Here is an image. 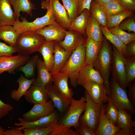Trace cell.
<instances>
[{
	"label": "cell",
	"mask_w": 135,
	"mask_h": 135,
	"mask_svg": "<svg viewBox=\"0 0 135 135\" xmlns=\"http://www.w3.org/2000/svg\"><path fill=\"white\" fill-rule=\"evenodd\" d=\"M86 101V98L84 96L78 100L72 98L68 110L54 123L53 130H66L72 127L74 128L77 127L80 124V117L85 110Z\"/></svg>",
	"instance_id": "cell-1"
},
{
	"label": "cell",
	"mask_w": 135,
	"mask_h": 135,
	"mask_svg": "<svg viewBox=\"0 0 135 135\" xmlns=\"http://www.w3.org/2000/svg\"><path fill=\"white\" fill-rule=\"evenodd\" d=\"M112 47L110 42L104 37L102 44L94 68L100 73L104 80L107 91H109V78L111 70Z\"/></svg>",
	"instance_id": "cell-2"
},
{
	"label": "cell",
	"mask_w": 135,
	"mask_h": 135,
	"mask_svg": "<svg viewBox=\"0 0 135 135\" xmlns=\"http://www.w3.org/2000/svg\"><path fill=\"white\" fill-rule=\"evenodd\" d=\"M85 44L78 47L72 53L69 58L60 70L68 74L71 84L74 88L78 86L79 73L85 65Z\"/></svg>",
	"instance_id": "cell-3"
},
{
	"label": "cell",
	"mask_w": 135,
	"mask_h": 135,
	"mask_svg": "<svg viewBox=\"0 0 135 135\" xmlns=\"http://www.w3.org/2000/svg\"><path fill=\"white\" fill-rule=\"evenodd\" d=\"M46 40L36 31L27 32L19 34L15 47L18 54L28 56L36 52Z\"/></svg>",
	"instance_id": "cell-4"
},
{
	"label": "cell",
	"mask_w": 135,
	"mask_h": 135,
	"mask_svg": "<svg viewBox=\"0 0 135 135\" xmlns=\"http://www.w3.org/2000/svg\"><path fill=\"white\" fill-rule=\"evenodd\" d=\"M22 21L16 20L13 25L19 34L29 32L36 31L48 25L58 24L55 20L51 10H47L46 14L40 18H37L32 22H29L25 18L21 17Z\"/></svg>",
	"instance_id": "cell-5"
},
{
	"label": "cell",
	"mask_w": 135,
	"mask_h": 135,
	"mask_svg": "<svg viewBox=\"0 0 135 135\" xmlns=\"http://www.w3.org/2000/svg\"><path fill=\"white\" fill-rule=\"evenodd\" d=\"M126 92L115 80L112 78L111 79L108 96L118 108L134 114L135 110L128 98Z\"/></svg>",
	"instance_id": "cell-6"
},
{
	"label": "cell",
	"mask_w": 135,
	"mask_h": 135,
	"mask_svg": "<svg viewBox=\"0 0 135 135\" xmlns=\"http://www.w3.org/2000/svg\"><path fill=\"white\" fill-rule=\"evenodd\" d=\"M84 94L86 106L84 114L80 117L79 122L95 132L99 123L101 104L94 102L86 90Z\"/></svg>",
	"instance_id": "cell-7"
},
{
	"label": "cell",
	"mask_w": 135,
	"mask_h": 135,
	"mask_svg": "<svg viewBox=\"0 0 135 135\" xmlns=\"http://www.w3.org/2000/svg\"><path fill=\"white\" fill-rule=\"evenodd\" d=\"M112 48L111 70L112 78L116 81L124 90H126L125 68L127 59L113 44Z\"/></svg>",
	"instance_id": "cell-8"
},
{
	"label": "cell",
	"mask_w": 135,
	"mask_h": 135,
	"mask_svg": "<svg viewBox=\"0 0 135 135\" xmlns=\"http://www.w3.org/2000/svg\"><path fill=\"white\" fill-rule=\"evenodd\" d=\"M41 6L42 9L51 10L55 20L60 26L66 29L70 26L71 22L66 9L59 0H43Z\"/></svg>",
	"instance_id": "cell-9"
},
{
	"label": "cell",
	"mask_w": 135,
	"mask_h": 135,
	"mask_svg": "<svg viewBox=\"0 0 135 135\" xmlns=\"http://www.w3.org/2000/svg\"><path fill=\"white\" fill-rule=\"evenodd\" d=\"M61 116L59 111L56 109L50 115L38 120L31 121L26 120L23 118H19V123L15 122L14 125L18 126L20 130L24 128H40L48 127L56 122Z\"/></svg>",
	"instance_id": "cell-10"
},
{
	"label": "cell",
	"mask_w": 135,
	"mask_h": 135,
	"mask_svg": "<svg viewBox=\"0 0 135 135\" xmlns=\"http://www.w3.org/2000/svg\"><path fill=\"white\" fill-rule=\"evenodd\" d=\"M51 100L44 103L34 104L32 108L22 115L26 120L33 121L48 116L56 110Z\"/></svg>",
	"instance_id": "cell-11"
},
{
	"label": "cell",
	"mask_w": 135,
	"mask_h": 135,
	"mask_svg": "<svg viewBox=\"0 0 135 135\" xmlns=\"http://www.w3.org/2000/svg\"><path fill=\"white\" fill-rule=\"evenodd\" d=\"M81 85L86 90L94 102L100 104L107 102V92L104 83L88 80L84 82Z\"/></svg>",
	"instance_id": "cell-12"
},
{
	"label": "cell",
	"mask_w": 135,
	"mask_h": 135,
	"mask_svg": "<svg viewBox=\"0 0 135 135\" xmlns=\"http://www.w3.org/2000/svg\"><path fill=\"white\" fill-rule=\"evenodd\" d=\"M30 58V56H22L18 54L14 56L0 57V75L5 72L15 74V70L25 64Z\"/></svg>",
	"instance_id": "cell-13"
},
{
	"label": "cell",
	"mask_w": 135,
	"mask_h": 135,
	"mask_svg": "<svg viewBox=\"0 0 135 135\" xmlns=\"http://www.w3.org/2000/svg\"><path fill=\"white\" fill-rule=\"evenodd\" d=\"M45 87L56 108L60 113L61 116L63 115L69 108L70 99L66 97L52 84L47 85Z\"/></svg>",
	"instance_id": "cell-14"
},
{
	"label": "cell",
	"mask_w": 135,
	"mask_h": 135,
	"mask_svg": "<svg viewBox=\"0 0 135 135\" xmlns=\"http://www.w3.org/2000/svg\"><path fill=\"white\" fill-rule=\"evenodd\" d=\"M87 38L81 33L72 31H66L64 40L58 42L67 52H72L81 45L84 44Z\"/></svg>",
	"instance_id": "cell-15"
},
{
	"label": "cell",
	"mask_w": 135,
	"mask_h": 135,
	"mask_svg": "<svg viewBox=\"0 0 135 135\" xmlns=\"http://www.w3.org/2000/svg\"><path fill=\"white\" fill-rule=\"evenodd\" d=\"M24 96L27 102L34 104L46 102L50 99L45 86L33 85L31 86Z\"/></svg>",
	"instance_id": "cell-16"
},
{
	"label": "cell",
	"mask_w": 135,
	"mask_h": 135,
	"mask_svg": "<svg viewBox=\"0 0 135 135\" xmlns=\"http://www.w3.org/2000/svg\"><path fill=\"white\" fill-rule=\"evenodd\" d=\"M120 128L112 124L106 117L104 104L101 105L99 122L95 131L96 135H115Z\"/></svg>",
	"instance_id": "cell-17"
},
{
	"label": "cell",
	"mask_w": 135,
	"mask_h": 135,
	"mask_svg": "<svg viewBox=\"0 0 135 135\" xmlns=\"http://www.w3.org/2000/svg\"><path fill=\"white\" fill-rule=\"evenodd\" d=\"M66 31V29L57 24L48 25L36 32L44 36L46 41L59 42L64 39Z\"/></svg>",
	"instance_id": "cell-18"
},
{
	"label": "cell",
	"mask_w": 135,
	"mask_h": 135,
	"mask_svg": "<svg viewBox=\"0 0 135 135\" xmlns=\"http://www.w3.org/2000/svg\"><path fill=\"white\" fill-rule=\"evenodd\" d=\"M36 68L37 76L32 85L45 87L52 84L53 80V76L46 67L44 61L39 58Z\"/></svg>",
	"instance_id": "cell-19"
},
{
	"label": "cell",
	"mask_w": 135,
	"mask_h": 135,
	"mask_svg": "<svg viewBox=\"0 0 135 135\" xmlns=\"http://www.w3.org/2000/svg\"><path fill=\"white\" fill-rule=\"evenodd\" d=\"M102 42L95 41L87 38L85 44V65L94 67L102 47Z\"/></svg>",
	"instance_id": "cell-20"
},
{
	"label": "cell",
	"mask_w": 135,
	"mask_h": 135,
	"mask_svg": "<svg viewBox=\"0 0 135 135\" xmlns=\"http://www.w3.org/2000/svg\"><path fill=\"white\" fill-rule=\"evenodd\" d=\"M52 75L54 86L66 97L71 99L74 93L72 89L68 86V81L69 78L68 74L60 71Z\"/></svg>",
	"instance_id": "cell-21"
},
{
	"label": "cell",
	"mask_w": 135,
	"mask_h": 135,
	"mask_svg": "<svg viewBox=\"0 0 135 135\" xmlns=\"http://www.w3.org/2000/svg\"><path fill=\"white\" fill-rule=\"evenodd\" d=\"M54 50V64L50 72L52 75L60 71L72 53L65 50L55 41Z\"/></svg>",
	"instance_id": "cell-22"
},
{
	"label": "cell",
	"mask_w": 135,
	"mask_h": 135,
	"mask_svg": "<svg viewBox=\"0 0 135 135\" xmlns=\"http://www.w3.org/2000/svg\"><path fill=\"white\" fill-rule=\"evenodd\" d=\"M10 0H0V25L13 26L16 20Z\"/></svg>",
	"instance_id": "cell-23"
},
{
	"label": "cell",
	"mask_w": 135,
	"mask_h": 135,
	"mask_svg": "<svg viewBox=\"0 0 135 135\" xmlns=\"http://www.w3.org/2000/svg\"><path fill=\"white\" fill-rule=\"evenodd\" d=\"M88 80L104 83V80L98 72L92 66L85 65L80 71L78 77V85L81 86L84 82Z\"/></svg>",
	"instance_id": "cell-24"
},
{
	"label": "cell",
	"mask_w": 135,
	"mask_h": 135,
	"mask_svg": "<svg viewBox=\"0 0 135 135\" xmlns=\"http://www.w3.org/2000/svg\"><path fill=\"white\" fill-rule=\"evenodd\" d=\"M91 14L89 10L84 9L82 12L71 22L68 31H75L82 34L86 37V32L88 20Z\"/></svg>",
	"instance_id": "cell-25"
},
{
	"label": "cell",
	"mask_w": 135,
	"mask_h": 135,
	"mask_svg": "<svg viewBox=\"0 0 135 135\" xmlns=\"http://www.w3.org/2000/svg\"><path fill=\"white\" fill-rule=\"evenodd\" d=\"M54 42L46 40L38 51L42 55L44 64L50 72L54 64Z\"/></svg>",
	"instance_id": "cell-26"
},
{
	"label": "cell",
	"mask_w": 135,
	"mask_h": 135,
	"mask_svg": "<svg viewBox=\"0 0 135 135\" xmlns=\"http://www.w3.org/2000/svg\"><path fill=\"white\" fill-rule=\"evenodd\" d=\"M14 9L16 20H18L20 12H26L31 16L32 10L36 9L35 4L31 0H10Z\"/></svg>",
	"instance_id": "cell-27"
},
{
	"label": "cell",
	"mask_w": 135,
	"mask_h": 135,
	"mask_svg": "<svg viewBox=\"0 0 135 135\" xmlns=\"http://www.w3.org/2000/svg\"><path fill=\"white\" fill-rule=\"evenodd\" d=\"M86 32L87 38L95 41L102 42L104 39L100 24L91 15L88 20Z\"/></svg>",
	"instance_id": "cell-28"
},
{
	"label": "cell",
	"mask_w": 135,
	"mask_h": 135,
	"mask_svg": "<svg viewBox=\"0 0 135 135\" xmlns=\"http://www.w3.org/2000/svg\"><path fill=\"white\" fill-rule=\"evenodd\" d=\"M35 79L34 78L29 79L21 75L16 80L19 84L18 88L17 90H12L10 93L11 98L17 101H19L21 98L24 95Z\"/></svg>",
	"instance_id": "cell-29"
},
{
	"label": "cell",
	"mask_w": 135,
	"mask_h": 135,
	"mask_svg": "<svg viewBox=\"0 0 135 135\" xmlns=\"http://www.w3.org/2000/svg\"><path fill=\"white\" fill-rule=\"evenodd\" d=\"M19 34L12 26L0 25V39L12 47H15L16 41Z\"/></svg>",
	"instance_id": "cell-30"
},
{
	"label": "cell",
	"mask_w": 135,
	"mask_h": 135,
	"mask_svg": "<svg viewBox=\"0 0 135 135\" xmlns=\"http://www.w3.org/2000/svg\"><path fill=\"white\" fill-rule=\"evenodd\" d=\"M100 27L103 35L106 39L113 44L124 56L126 45L122 42L116 35L110 32L106 26L100 25Z\"/></svg>",
	"instance_id": "cell-31"
},
{
	"label": "cell",
	"mask_w": 135,
	"mask_h": 135,
	"mask_svg": "<svg viewBox=\"0 0 135 135\" xmlns=\"http://www.w3.org/2000/svg\"><path fill=\"white\" fill-rule=\"evenodd\" d=\"M118 108L119 111L116 126L121 129L134 130L133 127L135 128V122L132 121V115L122 109Z\"/></svg>",
	"instance_id": "cell-32"
},
{
	"label": "cell",
	"mask_w": 135,
	"mask_h": 135,
	"mask_svg": "<svg viewBox=\"0 0 135 135\" xmlns=\"http://www.w3.org/2000/svg\"><path fill=\"white\" fill-rule=\"evenodd\" d=\"M89 10L91 16L101 25L106 26L107 17L102 9L99 4L94 0L91 2Z\"/></svg>",
	"instance_id": "cell-33"
},
{
	"label": "cell",
	"mask_w": 135,
	"mask_h": 135,
	"mask_svg": "<svg viewBox=\"0 0 135 135\" xmlns=\"http://www.w3.org/2000/svg\"><path fill=\"white\" fill-rule=\"evenodd\" d=\"M99 4L107 17L127 11L116 0H112L105 4Z\"/></svg>",
	"instance_id": "cell-34"
},
{
	"label": "cell",
	"mask_w": 135,
	"mask_h": 135,
	"mask_svg": "<svg viewBox=\"0 0 135 135\" xmlns=\"http://www.w3.org/2000/svg\"><path fill=\"white\" fill-rule=\"evenodd\" d=\"M38 59L39 57L38 55H34L30 58L25 64L19 66L16 70L23 72L26 78H32L34 75Z\"/></svg>",
	"instance_id": "cell-35"
},
{
	"label": "cell",
	"mask_w": 135,
	"mask_h": 135,
	"mask_svg": "<svg viewBox=\"0 0 135 135\" xmlns=\"http://www.w3.org/2000/svg\"><path fill=\"white\" fill-rule=\"evenodd\" d=\"M135 10H127L123 12L107 17L106 27L108 29L118 26L120 23L126 18L134 15Z\"/></svg>",
	"instance_id": "cell-36"
},
{
	"label": "cell",
	"mask_w": 135,
	"mask_h": 135,
	"mask_svg": "<svg viewBox=\"0 0 135 135\" xmlns=\"http://www.w3.org/2000/svg\"><path fill=\"white\" fill-rule=\"evenodd\" d=\"M64 6L67 10L69 18L72 22L78 16V0H62Z\"/></svg>",
	"instance_id": "cell-37"
},
{
	"label": "cell",
	"mask_w": 135,
	"mask_h": 135,
	"mask_svg": "<svg viewBox=\"0 0 135 135\" xmlns=\"http://www.w3.org/2000/svg\"><path fill=\"white\" fill-rule=\"evenodd\" d=\"M107 102V104L104 105L105 115L112 124L116 125L118 115V109L112 102L108 96Z\"/></svg>",
	"instance_id": "cell-38"
},
{
	"label": "cell",
	"mask_w": 135,
	"mask_h": 135,
	"mask_svg": "<svg viewBox=\"0 0 135 135\" xmlns=\"http://www.w3.org/2000/svg\"><path fill=\"white\" fill-rule=\"evenodd\" d=\"M108 30L112 33L116 35L126 44L135 40V33L127 32L121 29L118 26L115 27Z\"/></svg>",
	"instance_id": "cell-39"
},
{
	"label": "cell",
	"mask_w": 135,
	"mask_h": 135,
	"mask_svg": "<svg viewBox=\"0 0 135 135\" xmlns=\"http://www.w3.org/2000/svg\"><path fill=\"white\" fill-rule=\"evenodd\" d=\"M126 58L125 69L127 87L134 80L135 78V57Z\"/></svg>",
	"instance_id": "cell-40"
},
{
	"label": "cell",
	"mask_w": 135,
	"mask_h": 135,
	"mask_svg": "<svg viewBox=\"0 0 135 135\" xmlns=\"http://www.w3.org/2000/svg\"><path fill=\"white\" fill-rule=\"evenodd\" d=\"M54 123L46 128H26L22 130H23L24 135H50L54 130Z\"/></svg>",
	"instance_id": "cell-41"
},
{
	"label": "cell",
	"mask_w": 135,
	"mask_h": 135,
	"mask_svg": "<svg viewBox=\"0 0 135 135\" xmlns=\"http://www.w3.org/2000/svg\"><path fill=\"white\" fill-rule=\"evenodd\" d=\"M124 30H127L129 32L135 33V18L134 15L128 17L119 24L118 26Z\"/></svg>",
	"instance_id": "cell-42"
},
{
	"label": "cell",
	"mask_w": 135,
	"mask_h": 135,
	"mask_svg": "<svg viewBox=\"0 0 135 135\" xmlns=\"http://www.w3.org/2000/svg\"><path fill=\"white\" fill-rule=\"evenodd\" d=\"M16 52L15 48L0 42V57L12 56Z\"/></svg>",
	"instance_id": "cell-43"
},
{
	"label": "cell",
	"mask_w": 135,
	"mask_h": 135,
	"mask_svg": "<svg viewBox=\"0 0 135 135\" xmlns=\"http://www.w3.org/2000/svg\"><path fill=\"white\" fill-rule=\"evenodd\" d=\"M74 128L79 135H96L94 130L80 122L79 125Z\"/></svg>",
	"instance_id": "cell-44"
},
{
	"label": "cell",
	"mask_w": 135,
	"mask_h": 135,
	"mask_svg": "<svg viewBox=\"0 0 135 135\" xmlns=\"http://www.w3.org/2000/svg\"><path fill=\"white\" fill-rule=\"evenodd\" d=\"M13 108L11 104L4 103L0 99V119L7 115Z\"/></svg>",
	"instance_id": "cell-45"
},
{
	"label": "cell",
	"mask_w": 135,
	"mask_h": 135,
	"mask_svg": "<svg viewBox=\"0 0 135 135\" xmlns=\"http://www.w3.org/2000/svg\"><path fill=\"white\" fill-rule=\"evenodd\" d=\"M126 45L124 57L126 58L135 57V40L130 42Z\"/></svg>",
	"instance_id": "cell-46"
},
{
	"label": "cell",
	"mask_w": 135,
	"mask_h": 135,
	"mask_svg": "<svg viewBox=\"0 0 135 135\" xmlns=\"http://www.w3.org/2000/svg\"><path fill=\"white\" fill-rule=\"evenodd\" d=\"M127 10H135V0H116Z\"/></svg>",
	"instance_id": "cell-47"
},
{
	"label": "cell",
	"mask_w": 135,
	"mask_h": 135,
	"mask_svg": "<svg viewBox=\"0 0 135 135\" xmlns=\"http://www.w3.org/2000/svg\"><path fill=\"white\" fill-rule=\"evenodd\" d=\"M128 91L127 94L128 98L133 107L135 108V80L128 86Z\"/></svg>",
	"instance_id": "cell-48"
},
{
	"label": "cell",
	"mask_w": 135,
	"mask_h": 135,
	"mask_svg": "<svg viewBox=\"0 0 135 135\" xmlns=\"http://www.w3.org/2000/svg\"><path fill=\"white\" fill-rule=\"evenodd\" d=\"M50 135H79L76 131L70 128L68 129L57 131H53Z\"/></svg>",
	"instance_id": "cell-49"
},
{
	"label": "cell",
	"mask_w": 135,
	"mask_h": 135,
	"mask_svg": "<svg viewBox=\"0 0 135 135\" xmlns=\"http://www.w3.org/2000/svg\"><path fill=\"white\" fill-rule=\"evenodd\" d=\"M92 0H78L79 6L78 16L85 9L89 10L90 4Z\"/></svg>",
	"instance_id": "cell-50"
},
{
	"label": "cell",
	"mask_w": 135,
	"mask_h": 135,
	"mask_svg": "<svg viewBox=\"0 0 135 135\" xmlns=\"http://www.w3.org/2000/svg\"><path fill=\"white\" fill-rule=\"evenodd\" d=\"M10 129L5 130L4 135H24L22 130L17 128H11Z\"/></svg>",
	"instance_id": "cell-51"
},
{
	"label": "cell",
	"mask_w": 135,
	"mask_h": 135,
	"mask_svg": "<svg viewBox=\"0 0 135 135\" xmlns=\"http://www.w3.org/2000/svg\"><path fill=\"white\" fill-rule=\"evenodd\" d=\"M135 130L129 129H120L115 135H134Z\"/></svg>",
	"instance_id": "cell-52"
},
{
	"label": "cell",
	"mask_w": 135,
	"mask_h": 135,
	"mask_svg": "<svg viewBox=\"0 0 135 135\" xmlns=\"http://www.w3.org/2000/svg\"><path fill=\"white\" fill-rule=\"evenodd\" d=\"M99 4H105L110 2L112 0H94Z\"/></svg>",
	"instance_id": "cell-53"
},
{
	"label": "cell",
	"mask_w": 135,
	"mask_h": 135,
	"mask_svg": "<svg viewBox=\"0 0 135 135\" xmlns=\"http://www.w3.org/2000/svg\"><path fill=\"white\" fill-rule=\"evenodd\" d=\"M5 130L2 127L0 124V135H4Z\"/></svg>",
	"instance_id": "cell-54"
}]
</instances>
